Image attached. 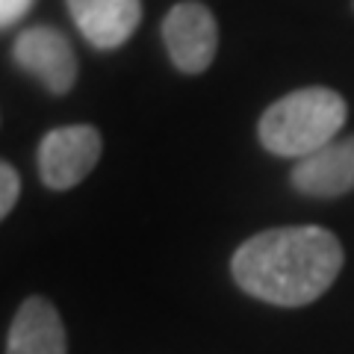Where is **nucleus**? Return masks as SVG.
Instances as JSON below:
<instances>
[{"label":"nucleus","mask_w":354,"mask_h":354,"mask_svg":"<svg viewBox=\"0 0 354 354\" xmlns=\"http://www.w3.org/2000/svg\"><path fill=\"white\" fill-rule=\"evenodd\" d=\"M346 254L325 227L260 230L234 251L230 274L242 292L274 307H307L339 278Z\"/></svg>","instance_id":"nucleus-1"},{"label":"nucleus","mask_w":354,"mask_h":354,"mask_svg":"<svg viewBox=\"0 0 354 354\" xmlns=\"http://www.w3.org/2000/svg\"><path fill=\"white\" fill-rule=\"evenodd\" d=\"M348 118V104L328 86H307L278 97L260 115V145L274 157L304 160L342 130Z\"/></svg>","instance_id":"nucleus-2"},{"label":"nucleus","mask_w":354,"mask_h":354,"mask_svg":"<svg viewBox=\"0 0 354 354\" xmlns=\"http://www.w3.org/2000/svg\"><path fill=\"white\" fill-rule=\"evenodd\" d=\"M104 136L95 124H65L44 133L39 142V174L53 192L80 186L101 162Z\"/></svg>","instance_id":"nucleus-3"},{"label":"nucleus","mask_w":354,"mask_h":354,"mask_svg":"<svg viewBox=\"0 0 354 354\" xmlns=\"http://www.w3.org/2000/svg\"><path fill=\"white\" fill-rule=\"evenodd\" d=\"M162 44L180 74H204L218 50L216 15L195 0L171 6L162 18Z\"/></svg>","instance_id":"nucleus-4"},{"label":"nucleus","mask_w":354,"mask_h":354,"mask_svg":"<svg viewBox=\"0 0 354 354\" xmlns=\"http://www.w3.org/2000/svg\"><path fill=\"white\" fill-rule=\"evenodd\" d=\"M12 59L57 97L68 95L77 83V74H80L71 41L57 27L48 24L21 32L12 44Z\"/></svg>","instance_id":"nucleus-5"},{"label":"nucleus","mask_w":354,"mask_h":354,"mask_svg":"<svg viewBox=\"0 0 354 354\" xmlns=\"http://www.w3.org/2000/svg\"><path fill=\"white\" fill-rule=\"evenodd\" d=\"M83 39L97 50H115L139 30L142 0H65Z\"/></svg>","instance_id":"nucleus-6"},{"label":"nucleus","mask_w":354,"mask_h":354,"mask_svg":"<svg viewBox=\"0 0 354 354\" xmlns=\"http://www.w3.org/2000/svg\"><path fill=\"white\" fill-rule=\"evenodd\" d=\"M295 192L307 198H339L354 189V136L328 142L316 153L298 160L290 174Z\"/></svg>","instance_id":"nucleus-7"},{"label":"nucleus","mask_w":354,"mask_h":354,"mask_svg":"<svg viewBox=\"0 0 354 354\" xmlns=\"http://www.w3.org/2000/svg\"><path fill=\"white\" fill-rule=\"evenodd\" d=\"M6 354H68V337L57 304L44 295L21 301L6 334Z\"/></svg>","instance_id":"nucleus-8"},{"label":"nucleus","mask_w":354,"mask_h":354,"mask_svg":"<svg viewBox=\"0 0 354 354\" xmlns=\"http://www.w3.org/2000/svg\"><path fill=\"white\" fill-rule=\"evenodd\" d=\"M18 198H21V174L6 160H0V221L15 209Z\"/></svg>","instance_id":"nucleus-9"},{"label":"nucleus","mask_w":354,"mask_h":354,"mask_svg":"<svg viewBox=\"0 0 354 354\" xmlns=\"http://www.w3.org/2000/svg\"><path fill=\"white\" fill-rule=\"evenodd\" d=\"M36 0H0V30L12 27L15 21L24 18Z\"/></svg>","instance_id":"nucleus-10"}]
</instances>
